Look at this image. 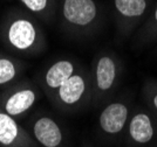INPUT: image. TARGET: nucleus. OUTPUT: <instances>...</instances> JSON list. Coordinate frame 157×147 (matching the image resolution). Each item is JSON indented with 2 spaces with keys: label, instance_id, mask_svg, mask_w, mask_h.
<instances>
[{
  "label": "nucleus",
  "instance_id": "9",
  "mask_svg": "<svg viewBox=\"0 0 157 147\" xmlns=\"http://www.w3.org/2000/svg\"><path fill=\"white\" fill-rule=\"evenodd\" d=\"M32 135L34 140L44 147H59L63 140L60 125L46 115L39 116L33 120Z\"/></svg>",
  "mask_w": 157,
  "mask_h": 147
},
{
  "label": "nucleus",
  "instance_id": "14",
  "mask_svg": "<svg viewBox=\"0 0 157 147\" xmlns=\"http://www.w3.org/2000/svg\"><path fill=\"white\" fill-rule=\"evenodd\" d=\"M142 31H143L144 35H148L150 38L157 36V0L151 9V12L149 13L148 18L144 20Z\"/></svg>",
  "mask_w": 157,
  "mask_h": 147
},
{
  "label": "nucleus",
  "instance_id": "7",
  "mask_svg": "<svg viewBox=\"0 0 157 147\" xmlns=\"http://www.w3.org/2000/svg\"><path fill=\"white\" fill-rule=\"evenodd\" d=\"M0 147H35V142L18 119L0 108Z\"/></svg>",
  "mask_w": 157,
  "mask_h": 147
},
{
  "label": "nucleus",
  "instance_id": "5",
  "mask_svg": "<svg viewBox=\"0 0 157 147\" xmlns=\"http://www.w3.org/2000/svg\"><path fill=\"white\" fill-rule=\"evenodd\" d=\"M92 78L88 74L78 70L55 91L52 101L63 109L78 106L83 99L92 95Z\"/></svg>",
  "mask_w": 157,
  "mask_h": 147
},
{
  "label": "nucleus",
  "instance_id": "3",
  "mask_svg": "<svg viewBox=\"0 0 157 147\" xmlns=\"http://www.w3.org/2000/svg\"><path fill=\"white\" fill-rule=\"evenodd\" d=\"M39 92L28 79H19L0 90V108L15 119H20L36 104Z\"/></svg>",
  "mask_w": 157,
  "mask_h": 147
},
{
  "label": "nucleus",
  "instance_id": "12",
  "mask_svg": "<svg viewBox=\"0 0 157 147\" xmlns=\"http://www.w3.org/2000/svg\"><path fill=\"white\" fill-rule=\"evenodd\" d=\"M20 6L42 22L51 24L56 18L59 0H17Z\"/></svg>",
  "mask_w": 157,
  "mask_h": 147
},
{
  "label": "nucleus",
  "instance_id": "15",
  "mask_svg": "<svg viewBox=\"0 0 157 147\" xmlns=\"http://www.w3.org/2000/svg\"><path fill=\"white\" fill-rule=\"evenodd\" d=\"M151 102H152V105H154L155 110L157 111V92H155V94L152 95V99H151Z\"/></svg>",
  "mask_w": 157,
  "mask_h": 147
},
{
  "label": "nucleus",
  "instance_id": "13",
  "mask_svg": "<svg viewBox=\"0 0 157 147\" xmlns=\"http://www.w3.org/2000/svg\"><path fill=\"white\" fill-rule=\"evenodd\" d=\"M129 134L131 139L138 144H147L154 137V127L150 117L140 112L134 115L129 122Z\"/></svg>",
  "mask_w": 157,
  "mask_h": 147
},
{
  "label": "nucleus",
  "instance_id": "11",
  "mask_svg": "<svg viewBox=\"0 0 157 147\" xmlns=\"http://www.w3.org/2000/svg\"><path fill=\"white\" fill-rule=\"evenodd\" d=\"M26 64L17 55L0 51V90L21 79Z\"/></svg>",
  "mask_w": 157,
  "mask_h": 147
},
{
  "label": "nucleus",
  "instance_id": "8",
  "mask_svg": "<svg viewBox=\"0 0 157 147\" xmlns=\"http://www.w3.org/2000/svg\"><path fill=\"white\" fill-rule=\"evenodd\" d=\"M78 70V65L72 60H68V58L59 60L51 64L44 72L42 78H41L42 88L45 90V92L49 96V98H52L55 91Z\"/></svg>",
  "mask_w": 157,
  "mask_h": 147
},
{
  "label": "nucleus",
  "instance_id": "1",
  "mask_svg": "<svg viewBox=\"0 0 157 147\" xmlns=\"http://www.w3.org/2000/svg\"><path fill=\"white\" fill-rule=\"evenodd\" d=\"M0 42L11 54L35 56L46 48L41 21L22 7H10L0 19Z\"/></svg>",
  "mask_w": 157,
  "mask_h": 147
},
{
  "label": "nucleus",
  "instance_id": "4",
  "mask_svg": "<svg viewBox=\"0 0 157 147\" xmlns=\"http://www.w3.org/2000/svg\"><path fill=\"white\" fill-rule=\"evenodd\" d=\"M155 2V0H113V14L118 31L128 34L140 22H144Z\"/></svg>",
  "mask_w": 157,
  "mask_h": 147
},
{
  "label": "nucleus",
  "instance_id": "2",
  "mask_svg": "<svg viewBox=\"0 0 157 147\" xmlns=\"http://www.w3.org/2000/svg\"><path fill=\"white\" fill-rule=\"evenodd\" d=\"M56 15L66 32L81 35L96 31L103 9L96 0H59Z\"/></svg>",
  "mask_w": 157,
  "mask_h": 147
},
{
  "label": "nucleus",
  "instance_id": "6",
  "mask_svg": "<svg viewBox=\"0 0 157 147\" xmlns=\"http://www.w3.org/2000/svg\"><path fill=\"white\" fill-rule=\"evenodd\" d=\"M117 76L118 64L115 56L102 54L96 57L92 76V95L96 102L110 94L116 85Z\"/></svg>",
  "mask_w": 157,
  "mask_h": 147
},
{
  "label": "nucleus",
  "instance_id": "10",
  "mask_svg": "<svg viewBox=\"0 0 157 147\" xmlns=\"http://www.w3.org/2000/svg\"><path fill=\"white\" fill-rule=\"evenodd\" d=\"M129 110L127 104L122 102H113L105 105L98 117V124L105 134H117L128 122Z\"/></svg>",
  "mask_w": 157,
  "mask_h": 147
}]
</instances>
